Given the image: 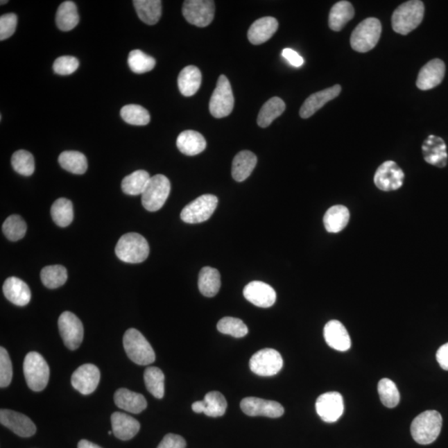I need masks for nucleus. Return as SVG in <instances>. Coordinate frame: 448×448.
I'll list each match as a JSON object with an SVG mask.
<instances>
[{"mask_svg": "<svg viewBox=\"0 0 448 448\" xmlns=\"http://www.w3.org/2000/svg\"><path fill=\"white\" fill-rule=\"evenodd\" d=\"M424 4L420 0L405 2L394 12L392 27L401 35H407L420 26L424 17Z\"/></svg>", "mask_w": 448, "mask_h": 448, "instance_id": "f257e3e1", "label": "nucleus"}, {"mask_svg": "<svg viewBox=\"0 0 448 448\" xmlns=\"http://www.w3.org/2000/svg\"><path fill=\"white\" fill-rule=\"evenodd\" d=\"M442 426L441 414L435 410H428L414 418L410 429L414 441L418 445H429L438 438Z\"/></svg>", "mask_w": 448, "mask_h": 448, "instance_id": "f03ea898", "label": "nucleus"}, {"mask_svg": "<svg viewBox=\"0 0 448 448\" xmlns=\"http://www.w3.org/2000/svg\"><path fill=\"white\" fill-rule=\"evenodd\" d=\"M150 253L147 240L137 232H130L121 236L116 247V255L120 260L128 264H141Z\"/></svg>", "mask_w": 448, "mask_h": 448, "instance_id": "7ed1b4c3", "label": "nucleus"}, {"mask_svg": "<svg viewBox=\"0 0 448 448\" xmlns=\"http://www.w3.org/2000/svg\"><path fill=\"white\" fill-rule=\"evenodd\" d=\"M123 345L126 354L135 363L148 365L155 361L153 348L141 332L135 329H129L123 337Z\"/></svg>", "mask_w": 448, "mask_h": 448, "instance_id": "20e7f679", "label": "nucleus"}, {"mask_svg": "<svg viewBox=\"0 0 448 448\" xmlns=\"http://www.w3.org/2000/svg\"><path fill=\"white\" fill-rule=\"evenodd\" d=\"M382 25L378 19L368 18L354 28L350 45L358 53H367L375 48L381 36Z\"/></svg>", "mask_w": 448, "mask_h": 448, "instance_id": "39448f33", "label": "nucleus"}, {"mask_svg": "<svg viewBox=\"0 0 448 448\" xmlns=\"http://www.w3.org/2000/svg\"><path fill=\"white\" fill-rule=\"evenodd\" d=\"M24 374L28 388L33 391L40 392L48 386L49 366L40 353L27 354L24 361Z\"/></svg>", "mask_w": 448, "mask_h": 448, "instance_id": "423d86ee", "label": "nucleus"}, {"mask_svg": "<svg viewBox=\"0 0 448 448\" xmlns=\"http://www.w3.org/2000/svg\"><path fill=\"white\" fill-rule=\"evenodd\" d=\"M171 182L166 176L156 175L151 177L145 191L141 194L144 208L155 212L162 208L171 193Z\"/></svg>", "mask_w": 448, "mask_h": 448, "instance_id": "0eeeda50", "label": "nucleus"}, {"mask_svg": "<svg viewBox=\"0 0 448 448\" xmlns=\"http://www.w3.org/2000/svg\"><path fill=\"white\" fill-rule=\"evenodd\" d=\"M234 107V97L232 87L226 76L221 75L209 101V112L215 118L226 117Z\"/></svg>", "mask_w": 448, "mask_h": 448, "instance_id": "6e6552de", "label": "nucleus"}, {"mask_svg": "<svg viewBox=\"0 0 448 448\" xmlns=\"http://www.w3.org/2000/svg\"><path fill=\"white\" fill-rule=\"evenodd\" d=\"M218 202V198L213 194H205L186 205L182 210L180 218L187 223H204L212 216Z\"/></svg>", "mask_w": 448, "mask_h": 448, "instance_id": "1a4fd4ad", "label": "nucleus"}, {"mask_svg": "<svg viewBox=\"0 0 448 448\" xmlns=\"http://www.w3.org/2000/svg\"><path fill=\"white\" fill-rule=\"evenodd\" d=\"M183 15L190 24L197 27L208 26L214 18L215 6L210 0H186L183 4Z\"/></svg>", "mask_w": 448, "mask_h": 448, "instance_id": "9d476101", "label": "nucleus"}, {"mask_svg": "<svg viewBox=\"0 0 448 448\" xmlns=\"http://www.w3.org/2000/svg\"><path fill=\"white\" fill-rule=\"evenodd\" d=\"M249 367L257 375L269 377L276 375L283 367L281 354L273 349H264L253 354Z\"/></svg>", "mask_w": 448, "mask_h": 448, "instance_id": "9b49d317", "label": "nucleus"}, {"mask_svg": "<svg viewBox=\"0 0 448 448\" xmlns=\"http://www.w3.org/2000/svg\"><path fill=\"white\" fill-rule=\"evenodd\" d=\"M59 332L67 348L75 350L83 341L84 328L82 321L70 311H65L58 319Z\"/></svg>", "mask_w": 448, "mask_h": 448, "instance_id": "f8f14e48", "label": "nucleus"}, {"mask_svg": "<svg viewBox=\"0 0 448 448\" xmlns=\"http://www.w3.org/2000/svg\"><path fill=\"white\" fill-rule=\"evenodd\" d=\"M404 173L395 162H386L376 171L374 184L376 187L383 191H393L402 187Z\"/></svg>", "mask_w": 448, "mask_h": 448, "instance_id": "ddd939ff", "label": "nucleus"}, {"mask_svg": "<svg viewBox=\"0 0 448 448\" xmlns=\"http://www.w3.org/2000/svg\"><path fill=\"white\" fill-rule=\"evenodd\" d=\"M316 413L325 422H335L344 413L343 397L338 392H328L316 400Z\"/></svg>", "mask_w": 448, "mask_h": 448, "instance_id": "4468645a", "label": "nucleus"}, {"mask_svg": "<svg viewBox=\"0 0 448 448\" xmlns=\"http://www.w3.org/2000/svg\"><path fill=\"white\" fill-rule=\"evenodd\" d=\"M241 409L248 416H264L272 418L280 417L284 414V408L281 404L272 400H266L256 397H248L241 402Z\"/></svg>", "mask_w": 448, "mask_h": 448, "instance_id": "2eb2a0df", "label": "nucleus"}, {"mask_svg": "<svg viewBox=\"0 0 448 448\" xmlns=\"http://www.w3.org/2000/svg\"><path fill=\"white\" fill-rule=\"evenodd\" d=\"M101 373L98 368L92 363L80 366L71 375V386L83 395L92 394L98 386Z\"/></svg>", "mask_w": 448, "mask_h": 448, "instance_id": "dca6fc26", "label": "nucleus"}, {"mask_svg": "<svg viewBox=\"0 0 448 448\" xmlns=\"http://www.w3.org/2000/svg\"><path fill=\"white\" fill-rule=\"evenodd\" d=\"M0 422L21 438L32 437L36 433V426L31 418L12 410L1 409Z\"/></svg>", "mask_w": 448, "mask_h": 448, "instance_id": "f3484780", "label": "nucleus"}, {"mask_svg": "<svg viewBox=\"0 0 448 448\" xmlns=\"http://www.w3.org/2000/svg\"><path fill=\"white\" fill-rule=\"evenodd\" d=\"M445 63L441 59H433L422 67L416 85L422 91H428L440 85L445 78Z\"/></svg>", "mask_w": 448, "mask_h": 448, "instance_id": "a211bd4d", "label": "nucleus"}, {"mask_svg": "<svg viewBox=\"0 0 448 448\" xmlns=\"http://www.w3.org/2000/svg\"><path fill=\"white\" fill-rule=\"evenodd\" d=\"M244 298L253 305L261 308L273 307L276 302L277 293L267 283L255 281L244 287Z\"/></svg>", "mask_w": 448, "mask_h": 448, "instance_id": "6ab92c4d", "label": "nucleus"}, {"mask_svg": "<svg viewBox=\"0 0 448 448\" xmlns=\"http://www.w3.org/2000/svg\"><path fill=\"white\" fill-rule=\"evenodd\" d=\"M422 150L427 163L438 168H445L447 166V146L441 137L429 135L422 144Z\"/></svg>", "mask_w": 448, "mask_h": 448, "instance_id": "aec40b11", "label": "nucleus"}, {"mask_svg": "<svg viewBox=\"0 0 448 448\" xmlns=\"http://www.w3.org/2000/svg\"><path fill=\"white\" fill-rule=\"evenodd\" d=\"M324 337L329 347L338 352H347L352 347V340L344 325L333 320L325 325Z\"/></svg>", "mask_w": 448, "mask_h": 448, "instance_id": "412c9836", "label": "nucleus"}, {"mask_svg": "<svg viewBox=\"0 0 448 448\" xmlns=\"http://www.w3.org/2000/svg\"><path fill=\"white\" fill-rule=\"evenodd\" d=\"M341 92V87L340 85H335L327 88V89L314 93V94L308 97L305 103L302 105L301 110H300V116L303 119H307V118L313 116L316 112H318L329 101L336 98Z\"/></svg>", "mask_w": 448, "mask_h": 448, "instance_id": "4be33fe9", "label": "nucleus"}, {"mask_svg": "<svg viewBox=\"0 0 448 448\" xmlns=\"http://www.w3.org/2000/svg\"><path fill=\"white\" fill-rule=\"evenodd\" d=\"M3 291L8 301L16 306L24 307L31 301V288L18 277L8 278L3 283Z\"/></svg>", "mask_w": 448, "mask_h": 448, "instance_id": "5701e85b", "label": "nucleus"}, {"mask_svg": "<svg viewBox=\"0 0 448 448\" xmlns=\"http://www.w3.org/2000/svg\"><path fill=\"white\" fill-rule=\"evenodd\" d=\"M111 420L113 434L120 440H130L141 429V424L135 418L123 413H114Z\"/></svg>", "mask_w": 448, "mask_h": 448, "instance_id": "b1692460", "label": "nucleus"}, {"mask_svg": "<svg viewBox=\"0 0 448 448\" xmlns=\"http://www.w3.org/2000/svg\"><path fill=\"white\" fill-rule=\"evenodd\" d=\"M277 28V20L273 17H264L257 19L249 28L248 40L253 45L264 44L274 35Z\"/></svg>", "mask_w": 448, "mask_h": 448, "instance_id": "393cba45", "label": "nucleus"}, {"mask_svg": "<svg viewBox=\"0 0 448 448\" xmlns=\"http://www.w3.org/2000/svg\"><path fill=\"white\" fill-rule=\"evenodd\" d=\"M114 401L118 408L129 413H139L147 408L145 397L128 388H119L117 390Z\"/></svg>", "mask_w": 448, "mask_h": 448, "instance_id": "a878e982", "label": "nucleus"}, {"mask_svg": "<svg viewBox=\"0 0 448 448\" xmlns=\"http://www.w3.org/2000/svg\"><path fill=\"white\" fill-rule=\"evenodd\" d=\"M176 145L181 153L193 156L202 153L206 149L207 143L200 133L189 130L180 134Z\"/></svg>", "mask_w": 448, "mask_h": 448, "instance_id": "bb28decb", "label": "nucleus"}, {"mask_svg": "<svg viewBox=\"0 0 448 448\" xmlns=\"http://www.w3.org/2000/svg\"><path fill=\"white\" fill-rule=\"evenodd\" d=\"M257 162V156L249 150L236 155L232 166V175L236 182H243L251 175Z\"/></svg>", "mask_w": 448, "mask_h": 448, "instance_id": "cd10ccee", "label": "nucleus"}, {"mask_svg": "<svg viewBox=\"0 0 448 448\" xmlns=\"http://www.w3.org/2000/svg\"><path fill=\"white\" fill-rule=\"evenodd\" d=\"M354 8L349 1H340L329 11V27L331 31L340 32L354 18Z\"/></svg>", "mask_w": 448, "mask_h": 448, "instance_id": "c85d7f7f", "label": "nucleus"}, {"mask_svg": "<svg viewBox=\"0 0 448 448\" xmlns=\"http://www.w3.org/2000/svg\"><path fill=\"white\" fill-rule=\"evenodd\" d=\"M202 83V74L196 66H188L180 71L178 78V86L181 94L184 96H192L200 89Z\"/></svg>", "mask_w": 448, "mask_h": 448, "instance_id": "c756f323", "label": "nucleus"}, {"mask_svg": "<svg viewBox=\"0 0 448 448\" xmlns=\"http://www.w3.org/2000/svg\"><path fill=\"white\" fill-rule=\"evenodd\" d=\"M323 221L327 232L337 234L347 226L350 221L349 209L344 205L332 206L325 213Z\"/></svg>", "mask_w": 448, "mask_h": 448, "instance_id": "7c9ffc66", "label": "nucleus"}, {"mask_svg": "<svg viewBox=\"0 0 448 448\" xmlns=\"http://www.w3.org/2000/svg\"><path fill=\"white\" fill-rule=\"evenodd\" d=\"M135 10L142 22L155 25L162 15V2L160 0H134Z\"/></svg>", "mask_w": 448, "mask_h": 448, "instance_id": "2f4dec72", "label": "nucleus"}, {"mask_svg": "<svg viewBox=\"0 0 448 448\" xmlns=\"http://www.w3.org/2000/svg\"><path fill=\"white\" fill-rule=\"evenodd\" d=\"M221 287V277L217 269L205 267L202 268L198 277V288L207 298H214Z\"/></svg>", "mask_w": 448, "mask_h": 448, "instance_id": "473e14b6", "label": "nucleus"}, {"mask_svg": "<svg viewBox=\"0 0 448 448\" xmlns=\"http://www.w3.org/2000/svg\"><path fill=\"white\" fill-rule=\"evenodd\" d=\"M58 27L62 31H70L79 23L77 6L73 1H65L58 7L56 15Z\"/></svg>", "mask_w": 448, "mask_h": 448, "instance_id": "72a5a7b5", "label": "nucleus"}, {"mask_svg": "<svg viewBox=\"0 0 448 448\" xmlns=\"http://www.w3.org/2000/svg\"><path fill=\"white\" fill-rule=\"evenodd\" d=\"M286 104L281 98L274 96L266 103L261 108L257 124L261 128H268L275 119L280 117L285 112Z\"/></svg>", "mask_w": 448, "mask_h": 448, "instance_id": "f704fd0d", "label": "nucleus"}, {"mask_svg": "<svg viewBox=\"0 0 448 448\" xmlns=\"http://www.w3.org/2000/svg\"><path fill=\"white\" fill-rule=\"evenodd\" d=\"M58 162L62 169L75 175H83L87 170V160L81 152H62L59 155Z\"/></svg>", "mask_w": 448, "mask_h": 448, "instance_id": "c9c22d12", "label": "nucleus"}, {"mask_svg": "<svg viewBox=\"0 0 448 448\" xmlns=\"http://www.w3.org/2000/svg\"><path fill=\"white\" fill-rule=\"evenodd\" d=\"M151 177L146 171H137L126 176L121 183V189L128 196H139L145 191Z\"/></svg>", "mask_w": 448, "mask_h": 448, "instance_id": "e433bc0d", "label": "nucleus"}, {"mask_svg": "<svg viewBox=\"0 0 448 448\" xmlns=\"http://www.w3.org/2000/svg\"><path fill=\"white\" fill-rule=\"evenodd\" d=\"M51 215L58 226L65 227L74 221V206L69 200L65 198H58L51 208Z\"/></svg>", "mask_w": 448, "mask_h": 448, "instance_id": "4c0bfd02", "label": "nucleus"}, {"mask_svg": "<svg viewBox=\"0 0 448 448\" xmlns=\"http://www.w3.org/2000/svg\"><path fill=\"white\" fill-rule=\"evenodd\" d=\"M147 390L156 399H162L164 395V374L157 367H149L144 373Z\"/></svg>", "mask_w": 448, "mask_h": 448, "instance_id": "58836bf2", "label": "nucleus"}, {"mask_svg": "<svg viewBox=\"0 0 448 448\" xmlns=\"http://www.w3.org/2000/svg\"><path fill=\"white\" fill-rule=\"evenodd\" d=\"M41 280L49 289L58 288L67 280V269L61 265L48 266L42 270Z\"/></svg>", "mask_w": 448, "mask_h": 448, "instance_id": "ea45409f", "label": "nucleus"}, {"mask_svg": "<svg viewBox=\"0 0 448 448\" xmlns=\"http://www.w3.org/2000/svg\"><path fill=\"white\" fill-rule=\"evenodd\" d=\"M121 116L126 123L133 126H146L150 121L149 112L139 105H125L121 110Z\"/></svg>", "mask_w": 448, "mask_h": 448, "instance_id": "a19ab883", "label": "nucleus"}, {"mask_svg": "<svg viewBox=\"0 0 448 448\" xmlns=\"http://www.w3.org/2000/svg\"><path fill=\"white\" fill-rule=\"evenodd\" d=\"M128 64L133 73L142 74L153 70L156 61L154 58L143 53L141 50L135 49L129 54Z\"/></svg>", "mask_w": 448, "mask_h": 448, "instance_id": "79ce46f5", "label": "nucleus"}, {"mask_svg": "<svg viewBox=\"0 0 448 448\" xmlns=\"http://www.w3.org/2000/svg\"><path fill=\"white\" fill-rule=\"evenodd\" d=\"M378 391L382 404L387 408H395L399 404L400 395L398 388L391 379L384 378L378 384Z\"/></svg>", "mask_w": 448, "mask_h": 448, "instance_id": "37998d69", "label": "nucleus"}, {"mask_svg": "<svg viewBox=\"0 0 448 448\" xmlns=\"http://www.w3.org/2000/svg\"><path fill=\"white\" fill-rule=\"evenodd\" d=\"M204 403L205 415L213 417L223 416L225 414L227 404L225 398L218 391L208 393L205 397Z\"/></svg>", "mask_w": 448, "mask_h": 448, "instance_id": "c03bdc74", "label": "nucleus"}, {"mask_svg": "<svg viewBox=\"0 0 448 448\" xmlns=\"http://www.w3.org/2000/svg\"><path fill=\"white\" fill-rule=\"evenodd\" d=\"M11 164L14 170L21 175L31 176L35 170V158L27 150L16 151L12 156Z\"/></svg>", "mask_w": 448, "mask_h": 448, "instance_id": "a18cd8bd", "label": "nucleus"}, {"mask_svg": "<svg viewBox=\"0 0 448 448\" xmlns=\"http://www.w3.org/2000/svg\"><path fill=\"white\" fill-rule=\"evenodd\" d=\"M27 225L19 215H11L3 224V232L8 240L15 242L22 239L26 234Z\"/></svg>", "mask_w": 448, "mask_h": 448, "instance_id": "49530a36", "label": "nucleus"}, {"mask_svg": "<svg viewBox=\"0 0 448 448\" xmlns=\"http://www.w3.org/2000/svg\"><path fill=\"white\" fill-rule=\"evenodd\" d=\"M217 328L219 332L235 338L246 336L248 333V328L243 321L234 317H224L218 321Z\"/></svg>", "mask_w": 448, "mask_h": 448, "instance_id": "de8ad7c7", "label": "nucleus"}, {"mask_svg": "<svg viewBox=\"0 0 448 448\" xmlns=\"http://www.w3.org/2000/svg\"><path fill=\"white\" fill-rule=\"evenodd\" d=\"M79 67V61L73 56H62L55 60L53 69L55 74L61 76L73 74Z\"/></svg>", "mask_w": 448, "mask_h": 448, "instance_id": "09e8293b", "label": "nucleus"}, {"mask_svg": "<svg viewBox=\"0 0 448 448\" xmlns=\"http://www.w3.org/2000/svg\"><path fill=\"white\" fill-rule=\"evenodd\" d=\"M12 377V368L10 356L3 347L0 348V387L10 386Z\"/></svg>", "mask_w": 448, "mask_h": 448, "instance_id": "8fccbe9b", "label": "nucleus"}, {"mask_svg": "<svg viewBox=\"0 0 448 448\" xmlns=\"http://www.w3.org/2000/svg\"><path fill=\"white\" fill-rule=\"evenodd\" d=\"M17 23H18V17L15 14L3 15L0 18V40H8L14 35Z\"/></svg>", "mask_w": 448, "mask_h": 448, "instance_id": "3c124183", "label": "nucleus"}, {"mask_svg": "<svg viewBox=\"0 0 448 448\" xmlns=\"http://www.w3.org/2000/svg\"><path fill=\"white\" fill-rule=\"evenodd\" d=\"M186 442L180 435L167 434L157 448H185Z\"/></svg>", "mask_w": 448, "mask_h": 448, "instance_id": "603ef678", "label": "nucleus"}, {"mask_svg": "<svg viewBox=\"0 0 448 448\" xmlns=\"http://www.w3.org/2000/svg\"><path fill=\"white\" fill-rule=\"evenodd\" d=\"M282 54V57L293 67H300L304 64L303 58L293 49H283Z\"/></svg>", "mask_w": 448, "mask_h": 448, "instance_id": "864d4df0", "label": "nucleus"}, {"mask_svg": "<svg viewBox=\"0 0 448 448\" xmlns=\"http://www.w3.org/2000/svg\"><path fill=\"white\" fill-rule=\"evenodd\" d=\"M436 357L442 369L448 371V343L442 345L438 349Z\"/></svg>", "mask_w": 448, "mask_h": 448, "instance_id": "5fc2aeb1", "label": "nucleus"}, {"mask_svg": "<svg viewBox=\"0 0 448 448\" xmlns=\"http://www.w3.org/2000/svg\"><path fill=\"white\" fill-rule=\"evenodd\" d=\"M192 409L194 413H201L205 412V405L204 401H197L192 404Z\"/></svg>", "mask_w": 448, "mask_h": 448, "instance_id": "6e6d98bb", "label": "nucleus"}, {"mask_svg": "<svg viewBox=\"0 0 448 448\" xmlns=\"http://www.w3.org/2000/svg\"><path fill=\"white\" fill-rule=\"evenodd\" d=\"M78 448H101L98 445H94L90 441L81 440L79 442Z\"/></svg>", "mask_w": 448, "mask_h": 448, "instance_id": "4d7b16f0", "label": "nucleus"}, {"mask_svg": "<svg viewBox=\"0 0 448 448\" xmlns=\"http://www.w3.org/2000/svg\"><path fill=\"white\" fill-rule=\"evenodd\" d=\"M6 3H8V1H1L2 6H3V4Z\"/></svg>", "mask_w": 448, "mask_h": 448, "instance_id": "13d9d810", "label": "nucleus"}, {"mask_svg": "<svg viewBox=\"0 0 448 448\" xmlns=\"http://www.w3.org/2000/svg\"><path fill=\"white\" fill-rule=\"evenodd\" d=\"M112 433H113V432H111V431H109V432H108V434H109V435H111V434H112Z\"/></svg>", "mask_w": 448, "mask_h": 448, "instance_id": "bf43d9fd", "label": "nucleus"}]
</instances>
